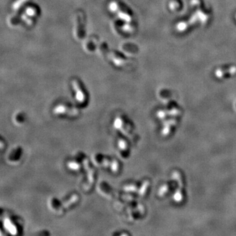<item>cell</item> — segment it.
Here are the masks:
<instances>
[{
  "instance_id": "obj_1",
  "label": "cell",
  "mask_w": 236,
  "mask_h": 236,
  "mask_svg": "<svg viewBox=\"0 0 236 236\" xmlns=\"http://www.w3.org/2000/svg\"><path fill=\"white\" fill-rule=\"evenodd\" d=\"M72 83L73 87L75 89V98L76 99H77V101L80 103L83 102L85 101V93L83 91L81 87H80L79 82L77 80H74L72 81Z\"/></svg>"
},
{
  "instance_id": "obj_2",
  "label": "cell",
  "mask_w": 236,
  "mask_h": 236,
  "mask_svg": "<svg viewBox=\"0 0 236 236\" xmlns=\"http://www.w3.org/2000/svg\"><path fill=\"white\" fill-rule=\"evenodd\" d=\"M28 2V0H17V2H14L12 6V9L15 10V11H17L18 9H20L23 6L24 3H26Z\"/></svg>"
},
{
  "instance_id": "obj_3",
  "label": "cell",
  "mask_w": 236,
  "mask_h": 236,
  "mask_svg": "<svg viewBox=\"0 0 236 236\" xmlns=\"http://www.w3.org/2000/svg\"><path fill=\"white\" fill-rule=\"evenodd\" d=\"M108 8H109L110 11H111L112 13L117 12L118 10H119V4H118L116 2L113 1L109 3Z\"/></svg>"
}]
</instances>
